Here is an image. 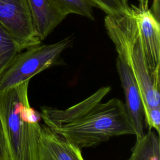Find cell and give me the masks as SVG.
Here are the masks:
<instances>
[{"label":"cell","mask_w":160,"mask_h":160,"mask_svg":"<svg viewBox=\"0 0 160 160\" xmlns=\"http://www.w3.org/2000/svg\"><path fill=\"white\" fill-rule=\"evenodd\" d=\"M111 89L108 86L101 87L65 109L41 106V119L51 131L80 149L96 146L112 137L135 135L124 103L116 98L102 102Z\"/></svg>","instance_id":"cell-1"},{"label":"cell","mask_w":160,"mask_h":160,"mask_svg":"<svg viewBox=\"0 0 160 160\" xmlns=\"http://www.w3.org/2000/svg\"><path fill=\"white\" fill-rule=\"evenodd\" d=\"M29 82L0 91V124L9 160H37L41 117L30 106Z\"/></svg>","instance_id":"cell-2"},{"label":"cell","mask_w":160,"mask_h":160,"mask_svg":"<svg viewBox=\"0 0 160 160\" xmlns=\"http://www.w3.org/2000/svg\"><path fill=\"white\" fill-rule=\"evenodd\" d=\"M73 40V36H69L55 43H40L21 52L0 78V91L29 81L35 75L59 63L61 54L71 46Z\"/></svg>","instance_id":"cell-3"},{"label":"cell","mask_w":160,"mask_h":160,"mask_svg":"<svg viewBox=\"0 0 160 160\" xmlns=\"http://www.w3.org/2000/svg\"><path fill=\"white\" fill-rule=\"evenodd\" d=\"M0 24L22 50L41 43L26 0H0Z\"/></svg>","instance_id":"cell-4"},{"label":"cell","mask_w":160,"mask_h":160,"mask_svg":"<svg viewBox=\"0 0 160 160\" xmlns=\"http://www.w3.org/2000/svg\"><path fill=\"white\" fill-rule=\"evenodd\" d=\"M148 4V0H139L137 5L129 8L139 30L147 66L152 75L160 68V24Z\"/></svg>","instance_id":"cell-5"},{"label":"cell","mask_w":160,"mask_h":160,"mask_svg":"<svg viewBox=\"0 0 160 160\" xmlns=\"http://www.w3.org/2000/svg\"><path fill=\"white\" fill-rule=\"evenodd\" d=\"M116 69L125 96V108L136 138L144 134V108L141 94L129 65L120 56L116 58Z\"/></svg>","instance_id":"cell-6"},{"label":"cell","mask_w":160,"mask_h":160,"mask_svg":"<svg viewBox=\"0 0 160 160\" xmlns=\"http://www.w3.org/2000/svg\"><path fill=\"white\" fill-rule=\"evenodd\" d=\"M37 160H84L81 149L40 124Z\"/></svg>","instance_id":"cell-7"},{"label":"cell","mask_w":160,"mask_h":160,"mask_svg":"<svg viewBox=\"0 0 160 160\" xmlns=\"http://www.w3.org/2000/svg\"><path fill=\"white\" fill-rule=\"evenodd\" d=\"M39 39L43 41L66 17L52 0H26Z\"/></svg>","instance_id":"cell-8"},{"label":"cell","mask_w":160,"mask_h":160,"mask_svg":"<svg viewBox=\"0 0 160 160\" xmlns=\"http://www.w3.org/2000/svg\"><path fill=\"white\" fill-rule=\"evenodd\" d=\"M131 155L127 160H160V141L158 134L149 130L136 138L131 149Z\"/></svg>","instance_id":"cell-9"},{"label":"cell","mask_w":160,"mask_h":160,"mask_svg":"<svg viewBox=\"0 0 160 160\" xmlns=\"http://www.w3.org/2000/svg\"><path fill=\"white\" fill-rule=\"evenodd\" d=\"M66 16L69 14L81 15L94 21L93 5L89 0H52Z\"/></svg>","instance_id":"cell-10"},{"label":"cell","mask_w":160,"mask_h":160,"mask_svg":"<svg viewBox=\"0 0 160 160\" xmlns=\"http://www.w3.org/2000/svg\"><path fill=\"white\" fill-rule=\"evenodd\" d=\"M94 7L103 11L106 15L116 16L126 12L129 6L128 0H89Z\"/></svg>","instance_id":"cell-11"},{"label":"cell","mask_w":160,"mask_h":160,"mask_svg":"<svg viewBox=\"0 0 160 160\" xmlns=\"http://www.w3.org/2000/svg\"><path fill=\"white\" fill-rule=\"evenodd\" d=\"M144 115L149 130L154 128L159 134L160 132V107L149 108L144 111Z\"/></svg>","instance_id":"cell-12"},{"label":"cell","mask_w":160,"mask_h":160,"mask_svg":"<svg viewBox=\"0 0 160 160\" xmlns=\"http://www.w3.org/2000/svg\"><path fill=\"white\" fill-rule=\"evenodd\" d=\"M0 160H9L1 124H0Z\"/></svg>","instance_id":"cell-13"}]
</instances>
